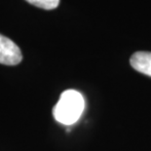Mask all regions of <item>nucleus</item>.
<instances>
[{
  "label": "nucleus",
  "mask_w": 151,
  "mask_h": 151,
  "mask_svg": "<svg viewBox=\"0 0 151 151\" xmlns=\"http://www.w3.org/2000/svg\"><path fill=\"white\" fill-rule=\"evenodd\" d=\"M84 106V99L79 92L75 90H66L60 95L59 101L55 105L53 115L59 123L69 126L79 120Z\"/></svg>",
  "instance_id": "nucleus-1"
},
{
  "label": "nucleus",
  "mask_w": 151,
  "mask_h": 151,
  "mask_svg": "<svg viewBox=\"0 0 151 151\" xmlns=\"http://www.w3.org/2000/svg\"><path fill=\"white\" fill-rule=\"evenodd\" d=\"M22 60V55L11 39L0 34V63L5 65H17Z\"/></svg>",
  "instance_id": "nucleus-2"
},
{
  "label": "nucleus",
  "mask_w": 151,
  "mask_h": 151,
  "mask_svg": "<svg viewBox=\"0 0 151 151\" xmlns=\"http://www.w3.org/2000/svg\"><path fill=\"white\" fill-rule=\"evenodd\" d=\"M130 63L137 71L151 77V52H136L131 57Z\"/></svg>",
  "instance_id": "nucleus-3"
},
{
  "label": "nucleus",
  "mask_w": 151,
  "mask_h": 151,
  "mask_svg": "<svg viewBox=\"0 0 151 151\" xmlns=\"http://www.w3.org/2000/svg\"><path fill=\"white\" fill-rule=\"evenodd\" d=\"M25 1L44 10H53L60 4V0H25Z\"/></svg>",
  "instance_id": "nucleus-4"
}]
</instances>
